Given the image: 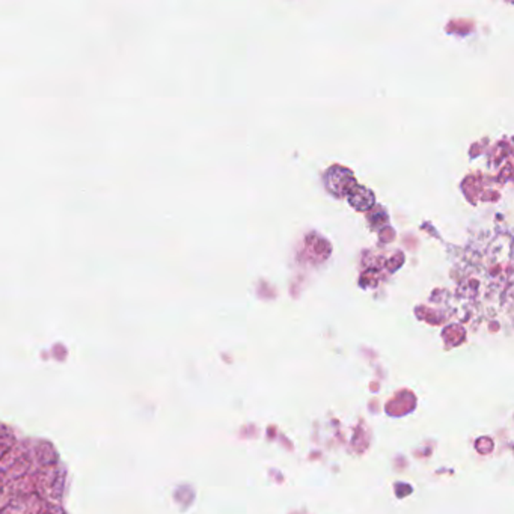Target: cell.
<instances>
[{"label":"cell","mask_w":514,"mask_h":514,"mask_svg":"<svg viewBox=\"0 0 514 514\" xmlns=\"http://www.w3.org/2000/svg\"><path fill=\"white\" fill-rule=\"evenodd\" d=\"M350 203L357 207V208H359V210H367L374 203L373 195L368 190L364 189V187H358L350 195Z\"/></svg>","instance_id":"6da1fadb"}]
</instances>
